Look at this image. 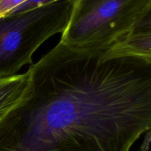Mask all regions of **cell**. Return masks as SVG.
Listing matches in <instances>:
<instances>
[{"instance_id": "obj_1", "label": "cell", "mask_w": 151, "mask_h": 151, "mask_svg": "<svg viewBox=\"0 0 151 151\" xmlns=\"http://www.w3.org/2000/svg\"><path fill=\"white\" fill-rule=\"evenodd\" d=\"M109 49L59 43L31 65L26 94L0 119V151H130L151 134V59Z\"/></svg>"}, {"instance_id": "obj_2", "label": "cell", "mask_w": 151, "mask_h": 151, "mask_svg": "<svg viewBox=\"0 0 151 151\" xmlns=\"http://www.w3.org/2000/svg\"><path fill=\"white\" fill-rule=\"evenodd\" d=\"M72 8V1L60 0L0 18V77L13 76L32 65L37 49L66 29Z\"/></svg>"}, {"instance_id": "obj_3", "label": "cell", "mask_w": 151, "mask_h": 151, "mask_svg": "<svg viewBox=\"0 0 151 151\" xmlns=\"http://www.w3.org/2000/svg\"><path fill=\"white\" fill-rule=\"evenodd\" d=\"M150 0H76L60 43L75 50L110 48L131 33Z\"/></svg>"}, {"instance_id": "obj_4", "label": "cell", "mask_w": 151, "mask_h": 151, "mask_svg": "<svg viewBox=\"0 0 151 151\" xmlns=\"http://www.w3.org/2000/svg\"><path fill=\"white\" fill-rule=\"evenodd\" d=\"M28 85V71L21 75L0 77V119L24 98Z\"/></svg>"}, {"instance_id": "obj_5", "label": "cell", "mask_w": 151, "mask_h": 151, "mask_svg": "<svg viewBox=\"0 0 151 151\" xmlns=\"http://www.w3.org/2000/svg\"><path fill=\"white\" fill-rule=\"evenodd\" d=\"M111 56L137 55L151 59V32L130 33L106 52Z\"/></svg>"}, {"instance_id": "obj_6", "label": "cell", "mask_w": 151, "mask_h": 151, "mask_svg": "<svg viewBox=\"0 0 151 151\" xmlns=\"http://www.w3.org/2000/svg\"><path fill=\"white\" fill-rule=\"evenodd\" d=\"M151 32V0L137 19L131 33Z\"/></svg>"}, {"instance_id": "obj_7", "label": "cell", "mask_w": 151, "mask_h": 151, "mask_svg": "<svg viewBox=\"0 0 151 151\" xmlns=\"http://www.w3.org/2000/svg\"><path fill=\"white\" fill-rule=\"evenodd\" d=\"M60 1V0H27L23 4H20L17 7L12 10L8 15L15 14V13H22V12L27 11V10H32V9L37 8V7H41V6L46 5V4H51V3L55 2V1ZM72 3H75L76 0H69Z\"/></svg>"}, {"instance_id": "obj_8", "label": "cell", "mask_w": 151, "mask_h": 151, "mask_svg": "<svg viewBox=\"0 0 151 151\" xmlns=\"http://www.w3.org/2000/svg\"><path fill=\"white\" fill-rule=\"evenodd\" d=\"M27 0H1L0 1V18L8 15L16 7Z\"/></svg>"}, {"instance_id": "obj_9", "label": "cell", "mask_w": 151, "mask_h": 151, "mask_svg": "<svg viewBox=\"0 0 151 151\" xmlns=\"http://www.w3.org/2000/svg\"><path fill=\"white\" fill-rule=\"evenodd\" d=\"M1 1V0H0V1Z\"/></svg>"}]
</instances>
